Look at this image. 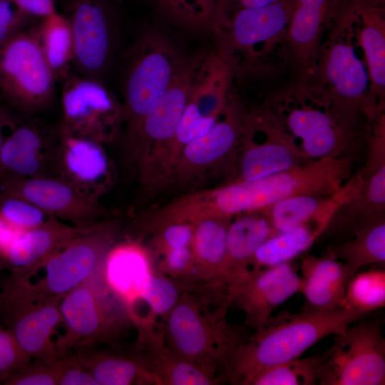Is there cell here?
<instances>
[{"mask_svg":"<svg viewBox=\"0 0 385 385\" xmlns=\"http://www.w3.org/2000/svg\"><path fill=\"white\" fill-rule=\"evenodd\" d=\"M368 1L376 5L384 6L385 0H368Z\"/></svg>","mask_w":385,"mask_h":385,"instance_id":"816d5d0a","label":"cell"},{"mask_svg":"<svg viewBox=\"0 0 385 385\" xmlns=\"http://www.w3.org/2000/svg\"><path fill=\"white\" fill-rule=\"evenodd\" d=\"M58 385H98L76 354H66L56 361Z\"/></svg>","mask_w":385,"mask_h":385,"instance_id":"bcb514c9","label":"cell"},{"mask_svg":"<svg viewBox=\"0 0 385 385\" xmlns=\"http://www.w3.org/2000/svg\"><path fill=\"white\" fill-rule=\"evenodd\" d=\"M45 58L56 80L65 79L73 63L74 41L68 19L56 12L43 19L37 28Z\"/></svg>","mask_w":385,"mask_h":385,"instance_id":"d590c367","label":"cell"},{"mask_svg":"<svg viewBox=\"0 0 385 385\" xmlns=\"http://www.w3.org/2000/svg\"><path fill=\"white\" fill-rule=\"evenodd\" d=\"M0 216L21 230L37 227L52 217L29 201L3 192H0Z\"/></svg>","mask_w":385,"mask_h":385,"instance_id":"60d3db41","label":"cell"},{"mask_svg":"<svg viewBox=\"0 0 385 385\" xmlns=\"http://www.w3.org/2000/svg\"><path fill=\"white\" fill-rule=\"evenodd\" d=\"M103 145L71 133L59 125L53 145V175L98 202L113 179L112 165Z\"/></svg>","mask_w":385,"mask_h":385,"instance_id":"ac0fdd59","label":"cell"},{"mask_svg":"<svg viewBox=\"0 0 385 385\" xmlns=\"http://www.w3.org/2000/svg\"><path fill=\"white\" fill-rule=\"evenodd\" d=\"M202 54L187 58L171 86L143 119L130 155L148 190L161 188L162 167L184 112L194 71Z\"/></svg>","mask_w":385,"mask_h":385,"instance_id":"7c38bea8","label":"cell"},{"mask_svg":"<svg viewBox=\"0 0 385 385\" xmlns=\"http://www.w3.org/2000/svg\"><path fill=\"white\" fill-rule=\"evenodd\" d=\"M300 284L299 273L291 261L260 270L230 290L227 299L230 305L243 312L247 324L257 329L278 307L299 292Z\"/></svg>","mask_w":385,"mask_h":385,"instance_id":"ffe728a7","label":"cell"},{"mask_svg":"<svg viewBox=\"0 0 385 385\" xmlns=\"http://www.w3.org/2000/svg\"><path fill=\"white\" fill-rule=\"evenodd\" d=\"M2 271H3V270H1L0 268V287H1V284H2V282H3V280L1 279V272H2Z\"/></svg>","mask_w":385,"mask_h":385,"instance_id":"f5cc1de1","label":"cell"},{"mask_svg":"<svg viewBox=\"0 0 385 385\" xmlns=\"http://www.w3.org/2000/svg\"><path fill=\"white\" fill-rule=\"evenodd\" d=\"M232 218L210 216L192 222L194 234L191 250L194 278L226 288L223 277L227 257V232Z\"/></svg>","mask_w":385,"mask_h":385,"instance_id":"f546056e","label":"cell"},{"mask_svg":"<svg viewBox=\"0 0 385 385\" xmlns=\"http://www.w3.org/2000/svg\"><path fill=\"white\" fill-rule=\"evenodd\" d=\"M64 130L101 143L113 142L124 125L121 103L94 78L69 74L61 92Z\"/></svg>","mask_w":385,"mask_h":385,"instance_id":"9a60e30c","label":"cell"},{"mask_svg":"<svg viewBox=\"0 0 385 385\" xmlns=\"http://www.w3.org/2000/svg\"><path fill=\"white\" fill-rule=\"evenodd\" d=\"M183 292L179 301L165 319L166 344L177 354L215 371L224 369L237 345L245 339L231 325L225 302L207 309L204 297Z\"/></svg>","mask_w":385,"mask_h":385,"instance_id":"ba28073f","label":"cell"},{"mask_svg":"<svg viewBox=\"0 0 385 385\" xmlns=\"http://www.w3.org/2000/svg\"><path fill=\"white\" fill-rule=\"evenodd\" d=\"M105 271L110 287L130 312L153 271L149 252L135 240L115 242L107 255Z\"/></svg>","mask_w":385,"mask_h":385,"instance_id":"f1b7e54d","label":"cell"},{"mask_svg":"<svg viewBox=\"0 0 385 385\" xmlns=\"http://www.w3.org/2000/svg\"><path fill=\"white\" fill-rule=\"evenodd\" d=\"M333 215L329 213L313 218L268 238L255 252L252 263V274L291 262L305 252L324 233Z\"/></svg>","mask_w":385,"mask_h":385,"instance_id":"1f68e13d","label":"cell"},{"mask_svg":"<svg viewBox=\"0 0 385 385\" xmlns=\"http://www.w3.org/2000/svg\"><path fill=\"white\" fill-rule=\"evenodd\" d=\"M340 0H295L288 28V42L296 79L306 80Z\"/></svg>","mask_w":385,"mask_h":385,"instance_id":"7402d4cb","label":"cell"},{"mask_svg":"<svg viewBox=\"0 0 385 385\" xmlns=\"http://www.w3.org/2000/svg\"><path fill=\"white\" fill-rule=\"evenodd\" d=\"M76 354L98 385L156 384L155 377L137 355L97 351L93 347L78 350Z\"/></svg>","mask_w":385,"mask_h":385,"instance_id":"d6a6232c","label":"cell"},{"mask_svg":"<svg viewBox=\"0 0 385 385\" xmlns=\"http://www.w3.org/2000/svg\"><path fill=\"white\" fill-rule=\"evenodd\" d=\"M56 81L37 29L21 31L0 44V92L16 109L34 115L47 108Z\"/></svg>","mask_w":385,"mask_h":385,"instance_id":"30bf717a","label":"cell"},{"mask_svg":"<svg viewBox=\"0 0 385 385\" xmlns=\"http://www.w3.org/2000/svg\"><path fill=\"white\" fill-rule=\"evenodd\" d=\"M300 290L303 311L320 312L341 306L351 277L356 273L348 264L327 254L306 253L300 263Z\"/></svg>","mask_w":385,"mask_h":385,"instance_id":"83f0119b","label":"cell"},{"mask_svg":"<svg viewBox=\"0 0 385 385\" xmlns=\"http://www.w3.org/2000/svg\"><path fill=\"white\" fill-rule=\"evenodd\" d=\"M233 78L231 68L216 52L202 54L191 79L184 114L211 128L227 105Z\"/></svg>","mask_w":385,"mask_h":385,"instance_id":"603a6c76","label":"cell"},{"mask_svg":"<svg viewBox=\"0 0 385 385\" xmlns=\"http://www.w3.org/2000/svg\"><path fill=\"white\" fill-rule=\"evenodd\" d=\"M361 317L342 307L272 317L237 345L224 369L223 379L246 385L258 372L301 356L316 343L342 332Z\"/></svg>","mask_w":385,"mask_h":385,"instance_id":"7a4b0ae2","label":"cell"},{"mask_svg":"<svg viewBox=\"0 0 385 385\" xmlns=\"http://www.w3.org/2000/svg\"><path fill=\"white\" fill-rule=\"evenodd\" d=\"M26 16L20 13L10 0H0V44L21 31Z\"/></svg>","mask_w":385,"mask_h":385,"instance_id":"7dc6e473","label":"cell"},{"mask_svg":"<svg viewBox=\"0 0 385 385\" xmlns=\"http://www.w3.org/2000/svg\"><path fill=\"white\" fill-rule=\"evenodd\" d=\"M354 161L351 158H322L261 179L227 183L210 190L208 205L215 213L233 217L292 196H332L351 175Z\"/></svg>","mask_w":385,"mask_h":385,"instance_id":"5b68a950","label":"cell"},{"mask_svg":"<svg viewBox=\"0 0 385 385\" xmlns=\"http://www.w3.org/2000/svg\"><path fill=\"white\" fill-rule=\"evenodd\" d=\"M62 322L60 299H29L0 287V325L8 329L32 359H58L52 335Z\"/></svg>","mask_w":385,"mask_h":385,"instance_id":"e0dca14e","label":"cell"},{"mask_svg":"<svg viewBox=\"0 0 385 385\" xmlns=\"http://www.w3.org/2000/svg\"><path fill=\"white\" fill-rule=\"evenodd\" d=\"M244 109L230 93L212 127L183 148L173 168L169 184L192 185L217 171L231 174L243 130Z\"/></svg>","mask_w":385,"mask_h":385,"instance_id":"5bb4252c","label":"cell"},{"mask_svg":"<svg viewBox=\"0 0 385 385\" xmlns=\"http://www.w3.org/2000/svg\"><path fill=\"white\" fill-rule=\"evenodd\" d=\"M118 235L115 224L100 221L48 259L41 268L44 270L42 278L31 282L10 274L5 284L29 299H61L105 262Z\"/></svg>","mask_w":385,"mask_h":385,"instance_id":"9c48e42d","label":"cell"},{"mask_svg":"<svg viewBox=\"0 0 385 385\" xmlns=\"http://www.w3.org/2000/svg\"><path fill=\"white\" fill-rule=\"evenodd\" d=\"M4 137L0 160V177L33 178L53 175L52 158L56 133L47 138L35 125L11 127Z\"/></svg>","mask_w":385,"mask_h":385,"instance_id":"4316f807","label":"cell"},{"mask_svg":"<svg viewBox=\"0 0 385 385\" xmlns=\"http://www.w3.org/2000/svg\"><path fill=\"white\" fill-rule=\"evenodd\" d=\"M277 234L260 210L234 216L227 232V257L224 283L227 293L242 284L253 274L255 252L268 238Z\"/></svg>","mask_w":385,"mask_h":385,"instance_id":"484cf974","label":"cell"},{"mask_svg":"<svg viewBox=\"0 0 385 385\" xmlns=\"http://www.w3.org/2000/svg\"><path fill=\"white\" fill-rule=\"evenodd\" d=\"M343 185L332 196L302 195L287 197L258 210L266 217L277 233L289 230L313 218L334 213L345 201Z\"/></svg>","mask_w":385,"mask_h":385,"instance_id":"836d02e7","label":"cell"},{"mask_svg":"<svg viewBox=\"0 0 385 385\" xmlns=\"http://www.w3.org/2000/svg\"><path fill=\"white\" fill-rule=\"evenodd\" d=\"M312 160L262 106L244 109L239 151L228 183L261 179Z\"/></svg>","mask_w":385,"mask_h":385,"instance_id":"4fadbf2b","label":"cell"},{"mask_svg":"<svg viewBox=\"0 0 385 385\" xmlns=\"http://www.w3.org/2000/svg\"><path fill=\"white\" fill-rule=\"evenodd\" d=\"M359 32V16L346 0H340L307 80L346 111L372 123L384 111V103L371 93Z\"/></svg>","mask_w":385,"mask_h":385,"instance_id":"277c9868","label":"cell"},{"mask_svg":"<svg viewBox=\"0 0 385 385\" xmlns=\"http://www.w3.org/2000/svg\"><path fill=\"white\" fill-rule=\"evenodd\" d=\"M153 243L158 255L173 248L191 247L194 224L187 222H167L155 225Z\"/></svg>","mask_w":385,"mask_h":385,"instance_id":"7bdbcfd3","label":"cell"},{"mask_svg":"<svg viewBox=\"0 0 385 385\" xmlns=\"http://www.w3.org/2000/svg\"><path fill=\"white\" fill-rule=\"evenodd\" d=\"M345 187L348 198L335 210L325 230L332 228L349 238L357 228L385 216V165L368 176L357 171Z\"/></svg>","mask_w":385,"mask_h":385,"instance_id":"d4e9b609","label":"cell"},{"mask_svg":"<svg viewBox=\"0 0 385 385\" xmlns=\"http://www.w3.org/2000/svg\"><path fill=\"white\" fill-rule=\"evenodd\" d=\"M384 306L385 270L381 267L356 272L348 283L340 307L364 317Z\"/></svg>","mask_w":385,"mask_h":385,"instance_id":"74e56055","label":"cell"},{"mask_svg":"<svg viewBox=\"0 0 385 385\" xmlns=\"http://www.w3.org/2000/svg\"><path fill=\"white\" fill-rule=\"evenodd\" d=\"M277 0H220L225 17L242 9H254L267 6Z\"/></svg>","mask_w":385,"mask_h":385,"instance_id":"681fc988","label":"cell"},{"mask_svg":"<svg viewBox=\"0 0 385 385\" xmlns=\"http://www.w3.org/2000/svg\"><path fill=\"white\" fill-rule=\"evenodd\" d=\"M16 9L25 16L44 19L56 12L54 0H10Z\"/></svg>","mask_w":385,"mask_h":385,"instance_id":"c3c4849f","label":"cell"},{"mask_svg":"<svg viewBox=\"0 0 385 385\" xmlns=\"http://www.w3.org/2000/svg\"><path fill=\"white\" fill-rule=\"evenodd\" d=\"M9 123L8 116L3 106L0 103V160L2 145L4 137L3 135V128Z\"/></svg>","mask_w":385,"mask_h":385,"instance_id":"f907efd6","label":"cell"},{"mask_svg":"<svg viewBox=\"0 0 385 385\" xmlns=\"http://www.w3.org/2000/svg\"><path fill=\"white\" fill-rule=\"evenodd\" d=\"M346 1L360 19V43L366 58L371 93L379 103H384V6L376 5L368 0Z\"/></svg>","mask_w":385,"mask_h":385,"instance_id":"4dcf8cb0","label":"cell"},{"mask_svg":"<svg viewBox=\"0 0 385 385\" xmlns=\"http://www.w3.org/2000/svg\"><path fill=\"white\" fill-rule=\"evenodd\" d=\"M31 356L19 344L11 332L0 325V384L24 369Z\"/></svg>","mask_w":385,"mask_h":385,"instance_id":"b9f144b4","label":"cell"},{"mask_svg":"<svg viewBox=\"0 0 385 385\" xmlns=\"http://www.w3.org/2000/svg\"><path fill=\"white\" fill-rule=\"evenodd\" d=\"M78 74L102 81L116 46L118 23L107 0H68L67 16Z\"/></svg>","mask_w":385,"mask_h":385,"instance_id":"2e32d148","label":"cell"},{"mask_svg":"<svg viewBox=\"0 0 385 385\" xmlns=\"http://www.w3.org/2000/svg\"><path fill=\"white\" fill-rule=\"evenodd\" d=\"M0 192L26 200L48 215L77 227L96 225L102 214L98 202L54 175L0 177Z\"/></svg>","mask_w":385,"mask_h":385,"instance_id":"d6986e66","label":"cell"},{"mask_svg":"<svg viewBox=\"0 0 385 385\" xmlns=\"http://www.w3.org/2000/svg\"><path fill=\"white\" fill-rule=\"evenodd\" d=\"M137 356L155 377L156 384L210 385L222 379L216 371L187 359L165 342L153 327L140 328Z\"/></svg>","mask_w":385,"mask_h":385,"instance_id":"cb8c5ba5","label":"cell"},{"mask_svg":"<svg viewBox=\"0 0 385 385\" xmlns=\"http://www.w3.org/2000/svg\"><path fill=\"white\" fill-rule=\"evenodd\" d=\"M159 255L160 272L175 279L194 278L191 247L169 249Z\"/></svg>","mask_w":385,"mask_h":385,"instance_id":"f6af8a7d","label":"cell"},{"mask_svg":"<svg viewBox=\"0 0 385 385\" xmlns=\"http://www.w3.org/2000/svg\"><path fill=\"white\" fill-rule=\"evenodd\" d=\"M320 355V385H384L385 339L374 321L350 324Z\"/></svg>","mask_w":385,"mask_h":385,"instance_id":"8fae6325","label":"cell"},{"mask_svg":"<svg viewBox=\"0 0 385 385\" xmlns=\"http://www.w3.org/2000/svg\"><path fill=\"white\" fill-rule=\"evenodd\" d=\"M170 22L190 29L213 31L225 17L220 0H154Z\"/></svg>","mask_w":385,"mask_h":385,"instance_id":"8d00e7d4","label":"cell"},{"mask_svg":"<svg viewBox=\"0 0 385 385\" xmlns=\"http://www.w3.org/2000/svg\"><path fill=\"white\" fill-rule=\"evenodd\" d=\"M105 262L60 299L65 333L56 342L58 359L72 349L112 342L132 320L128 306L107 281Z\"/></svg>","mask_w":385,"mask_h":385,"instance_id":"52a82bcc","label":"cell"},{"mask_svg":"<svg viewBox=\"0 0 385 385\" xmlns=\"http://www.w3.org/2000/svg\"><path fill=\"white\" fill-rule=\"evenodd\" d=\"M182 294L175 282L161 272L156 274L153 271L138 299L146 303L149 310L147 317L138 323L139 327L153 326L154 319L158 317L165 319Z\"/></svg>","mask_w":385,"mask_h":385,"instance_id":"ab89813d","label":"cell"},{"mask_svg":"<svg viewBox=\"0 0 385 385\" xmlns=\"http://www.w3.org/2000/svg\"><path fill=\"white\" fill-rule=\"evenodd\" d=\"M58 374L56 361L46 363L38 359L30 363L22 370L11 375L4 385H58Z\"/></svg>","mask_w":385,"mask_h":385,"instance_id":"ee69618b","label":"cell"},{"mask_svg":"<svg viewBox=\"0 0 385 385\" xmlns=\"http://www.w3.org/2000/svg\"><path fill=\"white\" fill-rule=\"evenodd\" d=\"M311 160L356 159L366 148L370 123L342 107L308 80L294 78L262 106Z\"/></svg>","mask_w":385,"mask_h":385,"instance_id":"6da1fadb","label":"cell"},{"mask_svg":"<svg viewBox=\"0 0 385 385\" xmlns=\"http://www.w3.org/2000/svg\"><path fill=\"white\" fill-rule=\"evenodd\" d=\"M325 254L348 264L356 272L366 265L384 267L385 216L357 228L348 239L329 245Z\"/></svg>","mask_w":385,"mask_h":385,"instance_id":"e575fe53","label":"cell"},{"mask_svg":"<svg viewBox=\"0 0 385 385\" xmlns=\"http://www.w3.org/2000/svg\"><path fill=\"white\" fill-rule=\"evenodd\" d=\"M187 58L157 31H145L133 44L121 82L125 140L129 155L143 119L171 86Z\"/></svg>","mask_w":385,"mask_h":385,"instance_id":"8992f818","label":"cell"},{"mask_svg":"<svg viewBox=\"0 0 385 385\" xmlns=\"http://www.w3.org/2000/svg\"><path fill=\"white\" fill-rule=\"evenodd\" d=\"M295 0L228 14L213 31L215 52L234 76L258 77L292 67L288 28Z\"/></svg>","mask_w":385,"mask_h":385,"instance_id":"3957f363","label":"cell"},{"mask_svg":"<svg viewBox=\"0 0 385 385\" xmlns=\"http://www.w3.org/2000/svg\"><path fill=\"white\" fill-rule=\"evenodd\" d=\"M320 355L301 356L268 367L246 385H313L318 383Z\"/></svg>","mask_w":385,"mask_h":385,"instance_id":"f35d334b","label":"cell"},{"mask_svg":"<svg viewBox=\"0 0 385 385\" xmlns=\"http://www.w3.org/2000/svg\"><path fill=\"white\" fill-rule=\"evenodd\" d=\"M93 226L77 227L52 217L37 227L22 231L11 244L0 268L9 270L12 275L30 277L53 255Z\"/></svg>","mask_w":385,"mask_h":385,"instance_id":"44dd1931","label":"cell"}]
</instances>
